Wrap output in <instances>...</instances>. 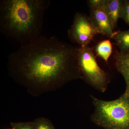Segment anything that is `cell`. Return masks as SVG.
I'll list each match as a JSON object with an SVG mask.
<instances>
[{
  "instance_id": "obj_13",
  "label": "cell",
  "mask_w": 129,
  "mask_h": 129,
  "mask_svg": "<svg viewBox=\"0 0 129 129\" xmlns=\"http://www.w3.org/2000/svg\"><path fill=\"white\" fill-rule=\"evenodd\" d=\"M11 124L14 129H34L33 122L11 123Z\"/></svg>"
},
{
  "instance_id": "obj_5",
  "label": "cell",
  "mask_w": 129,
  "mask_h": 129,
  "mask_svg": "<svg viewBox=\"0 0 129 129\" xmlns=\"http://www.w3.org/2000/svg\"><path fill=\"white\" fill-rule=\"evenodd\" d=\"M96 34L89 17L84 13L76 12L72 26L68 30L70 40L80 47L87 46Z\"/></svg>"
},
{
  "instance_id": "obj_4",
  "label": "cell",
  "mask_w": 129,
  "mask_h": 129,
  "mask_svg": "<svg viewBox=\"0 0 129 129\" xmlns=\"http://www.w3.org/2000/svg\"><path fill=\"white\" fill-rule=\"evenodd\" d=\"M77 63L82 79L97 90L104 92L109 83L107 74L98 65L92 48L77 47Z\"/></svg>"
},
{
  "instance_id": "obj_11",
  "label": "cell",
  "mask_w": 129,
  "mask_h": 129,
  "mask_svg": "<svg viewBox=\"0 0 129 129\" xmlns=\"http://www.w3.org/2000/svg\"><path fill=\"white\" fill-rule=\"evenodd\" d=\"M33 123L34 129H55L50 121L44 118L36 119Z\"/></svg>"
},
{
  "instance_id": "obj_6",
  "label": "cell",
  "mask_w": 129,
  "mask_h": 129,
  "mask_svg": "<svg viewBox=\"0 0 129 129\" xmlns=\"http://www.w3.org/2000/svg\"><path fill=\"white\" fill-rule=\"evenodd\" d=\"M89 17L97 34L105 36L110 39H112L115 32L106 13L105 7L90 9Z\"/></svg>"
},
{
  "instance_id": "obj_8",
  "label": "cell",
  "mask_w": 129,
  "mask_h": 129,
  "mask_svg": "<svg viewBox=\"0 0 129 129\" xmlns=\"http://www.w3.org/2000/svg\"><path fill=\"white\" fill-rule=\"evenodd\" d=\"M123 3V0H106L105 10L114 29L120 18Z\"/></svg>"
},
{
  "instance_id": "obj_3",
  "label": "cell",
  "mask_w": 129,
  "mask_h": 129,
  "mask_svg": "<svg viewBox=\"0 0 129 129\" xmlns=\"http://www.w3.org/2000/svg\"><path fill=\"white\" fill-rule=\"evenodd\" d=\"M94 111L91 119L104 129H129V95L123 94L114 101L91 96Z\"/></svg>"
},
{
  "instance_id": "obj_1",
  "label": "cell",
  "mask_w": 129,
  "mask_h": 129,
  "mask_svg": "<svg viewBox=\"0 0 129 129\" xmlns=\"http://www.w3.org/2000/svg\"><path fill=\"white\" fill-rule=\"evenodd\" d=\"M76 48L55 36H41L9 55V68L16 77L39 85L82 79Z\"/></svg>"
},
{
  "instance_id": "obj_10",
  "label": "cell",
  "mask_w": 129,
  "mask_h": 129,
  "mask_svg": "<svg viewBox=\"0 0 129 129\" xmlns=\"http://www.w3.org/2000/svg\"><path fill=\"white\" fill-rule=\"evenodd\" d=\"M112 39L114 40L120 51H129V29L124 31L115 32Z\"/></svg>"
},
{
  "instance_id": "obj_9",
  "label": "cell",
  "mask_w": 129,
  "mask_h": 129,
  "mask_svg": "<svg viewBox=\"0 0 129 129\" xmlns=\"http://www.w3.org/2000/svg\"><path fill=\"white\" fill-rule=\"evenodd\" d=\"M95 51L97 55L108 63L109 59L112 52V45L110 39L99 42L95 47Z\"/></svg>"
},
{
  "instance_id": "obj_14",
  "label": "cell",
  "mask_w": 129,
  "mask_h": 129,
  "mask_svg": "<svg viewBox=\"0 0 129 129\" xmlns=\"http://www.w3.org/2000/svg\"><path fill=\"white\" fill-rule=\"evenodd\" d=\"M106 0H89L88 1L90 9H97L105 7Z\"/></svg>"
},
{
  "instance_id": "obj_2",
  "label": "cell",
  "mask_w": 129,
  "mask_h": 129,
  "mask_svg": "<svg viewBox=\"0 0 129 129\" xmlns=\"http://www.w3.org/2000/svg\"><path fill=\"white\" fill-rule=\"evenodd\" d=\"M50 0H2L0 2V30L20 46L41 36L45 12Z\"/></svg>"
},
{
  "instance_id": "obj_15",
  "label": "cell",
  "mask_w": 129,
  "mask_h": 129,
  "mask_svg": "<svg viewBox=\"0 0 129 129\" xmlns=\"http://www.w3.org/2000/svg\"><path fill=\"white\" fill-rule=\"evenodd\" d=\"M14 129V128H12V129Z\"/></svg>"
},
{
  "instance_id": "obj_7",
  "label": "cell",
  "mask_w": 129,
  "mask_h": 129,
  "mask_svg": "<svg viewBox=\"0 0 129 129\" xmlns=\"http://www.w3.org/2000/svg\"><path fill=\"white\" fill-rule=\"evenodd\" d=\"M114 57L116 69L125 81L126 88L123 94L129 95V51L123 52L117 51Z\"/></svg>"
},
{
  "instance_id": "obj_12",
  "label": "cell",
  "mask_w": 129,
  "mask_h": 129,
  "mask_svg": "<svg viewBox=\"0 0 129 129\" xmlns=\"http://www.w3.org/2000/svg\"><path fill=\"white\" fill-rule=\"evenodd\" d=\"M120 18L129 25V0H123V9Z\"/></svg>"
}]
</instances>
